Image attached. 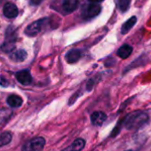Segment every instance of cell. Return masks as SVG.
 Wrapping results in <instances>:
<instances>
[{"instance_id":"obj_9","label":"cell","mask_w":151,"mask_h":151,"mask_svg":"<svg viewBox=\"0 0 151 151\" xmlns=\"http://www.w3.org/2000/svg\"><path fill=\"white\" fill-rule=\"evenodd\" d=\"M3 13H4V15L6 18H8V19H14V18H15V17L18 16L19 10H18L17 6L14 4H13V3H6L4 6Z\"/></svg>"},{"instance_id":"obj_16","label":"cell","mask_w":151,"mask_h":151,"mask_svg":"<svg viewBox=\"0 0 151 151\" xmlns=\"http://www.w3.org/2000/svg\"><path fill=\"white\" fill-rule=\"evenodd\" d=\"M132 0H115V3L116 6V8L121 13H125L130 8Z\"/></svg>"},{"instance_id":"obj_3","label":"cell","mask_w":151,"mask_h":151,"mask_svg":"<svg viewBox=\"0 0 151 151\" xmlns=\"http://www.w3.org/2000/svg\"><path fill=\"white\" fill-rule=\"evenodd\" d=\"M47 23H48V19L47 18L40 19L38 21H36V22H32L31 24H29L25 29L24 32L29 37H35V36L38 35L40 32H42L45 29Z\"/></svg>"},{"instance_id":"obj_17","label":"cell","mask_w":151,"mask_h":151,"mask_svg":"<svg viewBox=\"0 0 151 151\" xmlns=\"http://www.w3.org/2000/svg\"><path fill=\"white\" fill-rule=\"evenodd\" d=\"M13 139L12 133L10 132H3L0 133V147H2L11 142Z\"/></svg>"},{"instance_id":"obj_21","label":"cell","mask_w":151,"mask_h":151,"mask_svg":"<svg viewBox=\"0 0 151 151\" xmlns=\"http://www.w3.org/2000/svg\"><path fill=\"white\" fill-rule=\"evenodd\" d=\"M89 1H90L92 4H98V3H101V2H102L103 0H89Z\"/></svg>"},{"instance_id":"obj_11","label":"cell","mask_w":151,"mask_h":151,"mask_svg":"<svg viewBox=\"0 0 151 151\" xmlns=\"http://www.w3.org/2000/svg\"><path fill=\"white\" fill-rule=\"evenodd\" d=\"M86 146V140L82 138H78L75 139L71 145L62 149L61 151H82V149Z\"/></svg>"},{"instance_id":"obj_12","label":"cell","mask_w":151,"mask_h":151,"mask_svg":"<svg viewBox=\"0 0 151 151\" xmlns=\"http://www.w3.org/2000/svg\"><path fill=\"white\" fill-rule=\"evenodd\" d=\"M28 57V53L23 49L14 50L10 54V59L14 62H22L24 61Z\"/></svg>"},{"instance_id":"obj_18","label":"cell","mask_w":151,"mask_h":151,"mask_svg":"<svg viewBox=\"0 0 151 151\" xmlns=\"http://www.w3.org/2000/svg\"><path fill=\"white\" fill-rule=\"evenodd\" d=\"M12 110L8 109H0V124H4L5 122H6L12 116Z\"/></svg>"},{"instance_id":"obj_22","label":"cell","mask_w":151,"mask_h":151,"mask_svg":"<svg viewBox=\"0 0 151 151\" xmlns=\"http://www.w3.org/2000/svg\"><path fill=\"white\" fill-rule=\"evenodd\" d=\"M124 151H133L132 149H128V150H124Z\"/></svg>"},{"instance_id":"obj_4","label":"cell","mask_w":151,"mask_h":151,"mask_svg":"<svg viewBox=\"0 0 151 151\" xmlns=\"http://www.w3.org/2000/svg\"><path fill=\"white\" fill-rule=\"evenodd\" d=\"M45 145V139L43 137H36L28 140L22 147V151H42Z\"/></svg>"},{"instance_id":"obj_10","label":"cell","mask_w":151,"mask_h":151,"mask_svg":"<svg viewBox=\"0 0 151 151\" xmlns=\"http://www.w3.org/2000/svg\"><path fill=\"white\" fill-rule=\"evenodd\" d=\"M107 119V115L102 111H94L91 115V122L95 126H101Z\"/></svg>"},{"instance_id":"obj_1","label":"cell","mask_w":151,"mask_h":151,"mask_svg":"<svg viewBox=\"0 0 151 151\" xmlns=\"http://www.w3.org/2000/svg\"><path fill=\"white\" fill-rule=\"evenodd\" d=\"M149 121L148 115L141 110H136L128 114L123 121V125L127 130L137 131L143 128Z\"/></svg>"},{"instance_id":"obj_15","label":"cell","mask_w":151,"mask_h":151,"mask_svg":"<svg viewBox=\"0 0 151 151\" xmlns=\"http://www.w3.org/2000/svg\"><path fill=\"white\" fill-rule=\"evenodd\" d=\"M136 22H137V17H136V16H132V17H131L129 20H127V21L122 25V28H121V34H123V35L127 34V33L132 29V27L136 24Z\"/></svg>"},{"instance_id":"obj_6","label":"cell","mask_w":151,"mask_h":151,"mask_svg":"<svg viewBox=\"0 0 151 151\" xmlns=\"http://www.w3.org/2000/svg\"><path fill=\"white\" fill-rule=\"evenodd\" d=\"M101 6L98 4H89L83 7L82 9V17L84 20H91L98 16L101 14Z\"/></svg>"},{"instance_id":"obj_2","label":"cell","mask_w":151,"mask_h":151,"mask_svg":"<svg viewBox=\"0 0 151 151\" xmlns=\"http://www.w3.org/2000/svg\"><path fill=\"white\" fill-rule=\"evenodd\" d=\"M17 39L16 29L13 27H9L6 33V38L2 45L0 46L4 52H12L15 48V42Z\"/></svg>"},{"instance_id":"obj_8","label":"cell","mask_w":151,"mask_h":151,"mask_svg":"<svg viewBox=\"0 0 151 151\" xmlns=\"http://www.w3.org/2000/svg\"><path fill=\"white\" fill-rule=\"evenodd\" d=\"M82 51L79 49H71L65 54V60L68 63L73 64L78 62L82 58Z\"/></svg>"},{"instance_id":"obj_14","label":"cell","mask_w":151,"mask_h":151,"mask_svg":"<svg viewBox=\"0 0 151 151\" xmlns=\"http://www.w3.org/2000/svg\"><path fill=\"white\" fill-rule=\"evenodd\" d=\"M132 46H131L130 45L124 44L117 50L116 54L121 59H126L132 54Z\"/></svg>"},{"instance_id":"obj_20","label":"cell","mask_w":151,"mask_h":151,"mask_svg":"<svg viewBox=\"0 0 151 151\" xmlns=\"http://www.w3.org/2000/svg\"><path fill=\"white\" fill-rule=\"evenodd\" d=\"M43 0H30V5L31 6H38L42 3Z\"/></svg>"},{"instance_id":"obj_19","label":"cell","mask_w":151,"mask_h":151,"mask_svg":"<svg viewBox=\"0 0 151 151\" xmlns=\"http://www.w3.org/2000/svg\"><path fill=\"white\" fill-rule=\"evenodd\" d=\"M0 86L3 87H7L9 86V82L5 77H3V76H0Z\"/></svg>"},{"instance_id":"obj_7","label":"cell","mask_w":151,"mask_h":151,"mask_svg":"<svg viewBox=\"0 0 151 151\" xmlns=\"http://www.w3.org/2000/svg\"><path fill=\"white\" fill-rule=\"evenodd\" d=\"M15 78L22 86H29L32 83V76L29 69L19 70L15 73Z\"/></svg>"},{"instance_id":"obj_13","label":"cell","mask_w":151,"mask_h":151,"mask_svg":"<svg viewBox=\"0 0 151 151\" xmlns=\"http://www.w3.org/2000/svg\"><path fill=\"white\" fill-rule=\"evenodd\" d=\"M6 102L11 108H19L22 105L23 100L21 96L17 94H11L7 97Z\"/></svg>"},{"instance_id":"obj_5","label":"cell","mask_w":151,"mask_h":151,"mask_svg":"<svg viewBox=\"0 0 151 151\" xmlns=\"http://www.w3.org/2000/svg\"><path fill=\"white\" fill-rule=\"evenodd\" d=\"M79 0H59V5L57 10L60 11L62 14H68L74 12L78 7Z\"/></svg>"}]
</instances>
